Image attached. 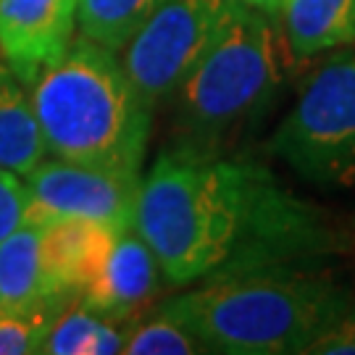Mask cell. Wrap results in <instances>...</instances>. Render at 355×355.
<instances>
[{
	"mask_svg": "<svg viewBox=\"0 0 355 355\" xmlns=\"http://www.w3.org/2000/svg\"><path fill=\"white\" fill-rule=\"evenodd\" d=\"M132 229L171 287L253 268H311L343 248L331 216L295 198L263 164L184 142L140 177Z\"/></svg>",
	"mask_w": 355,
	"mask_h": 355,
	"instance_id": "cell-1",
	"label": "cell"
},
{
	"mask_svg": "<svg viewBox=\"0 0 355 355\" xmlns=\"http://www.w3.org/2000/svg\"><path fill=\"white\" fill-rule=\"evenodd\" d=\"M353 305L347 290L305 266L221 274L166 300L158 313L195 334L208 353L292 355Z\"/></svg>",
	"mask_w": 355,
	"mask_h": 355,
	"instance_id": "cell-2",
	"label": "cell"
},
{
	"mask_svg": "<svg viewBox=\"0 0 355 355\" xmlns=\"http://www.w3.org/2000/svg\"><path fill=\"white\" fill-rule=\"evenodd\" d=\"M29 89L51 155L127 174L142 171L153 105L129 79L119 53L76 37Z\"/></svg>",
	"mask_w": 355,
	"mask_h": 355,
	"instance_id": "cell-3",
	"label": "cell"
},
{
	"mask_svg": "<svg viewBox=\"0 0 355 355\" xmlns=\"http://www.w3.org/2000/svg\"><path fill=\"white\" fill-rule=\"evenodd\" d=\"M279 85V19L232 0L214 42L171 92L179 142L224 150L266 111Z\"/></svg>",
	"mask_w": 355,
	"mask_h": 355,
	"instance_id": "cell-4",
	"label": "cell"
},
{
	"mask_svg": "<svg viewBox=\"0 0 355 355\" xmlns=\"http://www.w3.org/2000/svg\"><path fill=\"white\" fill-rule=\"evenodd\" d=\"M268 150L308 184L353 187L355 53H337L308 76Z\"/></svg>",
	"mask_w": 355,
	"mask_h": 355,
	"instance_id": "cell-5",
	"label": "cell"
},
{
	"mask_svg": "<svg viewBox=\"0 0 355 355\" xmlns=\"http://www.w3.org/2000/svg\"><path fill=\"white\" fill-rule=\"evenodd\" d=\"M232 0H164L121 51V66L153 108L171 98L214 42Z\"/></svg>",
	"mask_w": 355,
	"mask_h": 355,
	"instance_id": "cell-6",
	"label": "cell"
},
{
	"mask_svg": "<svg viewBox=\"0 0 355 355\" xmlns=\"http://www.w3.org/2000/svg\"><path fill=\"white\" fill-rule=\"evenodd\" d=\"M140 177L142 174L71 164L61 158L40 161L24 177L32 195L29 218L48 221L55 216H74L124 232L135 218Z\"/></svg>",
	"mask_w": 355,
	"mask_h": 355,
	"instance_id": "cell-7",
	"label": "cell"
},
{
	"mask_svg": "<svg viewBox=\"0 0 355 355\" xmlns=\"http://www.w3.org/2000/svg\"><path fill=\"white\" fill-rule=\"evenodd\" d=\"M79 0H0V55L26 87L71 45Z\"/></svg>",
	"mask_w": 355,
	"mask_h": 355,
	"instance_id": "cell-8",
	"label": "cell"
},
{
	"mask_svg": "<svg viewBox=\"0 0 355 355\" xmlns=\"http://www.w3.org/2000/svg\"><path fill=\"white\" fill-rule=\"evenodd\" d=\"M40 255L48 292L69 297L82 295L103 271L119 232L101 221L74 216H55L40 221Z\"/></svg>",
	"mask_w": 355,
	"mask_h": 355,
	"instance_id": "cell-9",
	"label": "cell"
},
{
	"mask_svg": "<svg viewBox=\"0 0 355 355\" xmlns=\"http://www.w3.org/2000/svg\"><path fill=\"white\" fill-rule=\"evenodd\" d=\"M161 279L164 277L155 255L140 234L129 227L116 234L105 266L98 279L87 290H82L79 303L116 324H124L148 308V303L158 295Z\"/></svg>",
	"mask_w": 355,
	"mask_h": 355,
	"instance_id": "cell-10",
	"label": "cell"
},
{
	"mask_svg": "<svg viewBox=\"0 0 355 355\" xmlns=\"http://www.w3.org/2000/svg\"><path fill=\"white\" fill-rule=\"evenodd\" d=\"M279 26L297 58H313L355 40V0H284Z\"/></svg>",
	"mask_w": 355,
	"mask_h": 355,
	"instance_id": "cell-11",
	"label": "cell"
},
{
	"mask_svg": "<svg viewBox=\"0 0 355 355\" xmlns=\"http://www.w3.org/2000/svg\"><path fill=\"white\" fill-rule=\"evenodd\" d=\"M45 155L32 95L0 55V168L26 177Z\"/></svg>",
	"mask_w": 355,
	"mask_h": 355,
	"instance_id": "cell-12",
	"label": "cell"
},
{
	"mask_svg": "<svg viewBox=\"0 0 355 355\" xmlns=\"http://www.w3.org/2000/svg\"><path fill=\"white\" fill-rule=\"evenodd\" d=\"M40 221L26 218L0 242V313L26 311L51 297L40 255Z\"/></svg>",
	"mask_w": 355,
	"mask_h": 355,
	"instance_id": "cell-13",
	"label": "cell"
},
{
	"mask_svg": "<svg viewBox=\"0 0 355 355\" xmlns=\"http://www.w3.org/2000/svg\"><path fill=\"white\" fill-rule=\"evenodd\" d=\"M161 3L164 0H79V37L89 40L105 51L121 53Z\"/></svg>",
	"mask_w": 355,
	"mask_h": 355,
	"instance_id": "cell-14",
	"label": "cell"
},
{
	"mask_svg": "<svg viewBox=\"0 0 355 355\" xmlns=\"http://www.w3.org/2000/svg\"><path fill=\"white\" fill-rule=\"evenodd\" d=\"M127 334L116 321L89 311L87 305H66L55 318L42 353L51 355H111L121 353Z\"/></svg>",
	"mask_w": 355,
	"mask_h": 355,
	"instance_id": "cell-15",
	"label": "cell"
},
{
	"mask_svg": "<svg viewBox=\"0 0 355 355\" xmlns=\"http://www.w3.org/2000/svg\"><path fill=\"white\" fill-rule=\"evenodd\" d=\"M69 300H74V297L51 295L26 311L0 313V355L42 353V345L48 340L55 318L64 313Z\"/></svg>",
	"mask_w": 355,
	"mask_h": 355,
	"instance_id": "cell-16",
	"label": "cell"
},
{
	"mask_svg": "<svg viewBox=\"0 0 355 355\" xmlns=\"http://www.w3.org/2000/svg\"><path fill=\"white\" fill-rule=\"evenodd\" d=\"M121 353L129 355H192L205 353V345L190 334L177 321H171L164 313L142 321L140 327L127 334V343Z\"/></svg>",
	"mask_w": 355,
	"mask_h": 355,
	"instance_id": "cell-17",
	"label": "cell"
},
{
	"mask_svg": "<svg viewBox=\"0 0 355 355\" xmlns=\"http://www.w3.org/2000/svg\"><path fill=\"white\" fill-rule=\"evenodd\" d=\"M29 205L32 195L26 187V179L8 168H0V242L29 218Z\"/></svg>",
	"mask_w": 355,
	"mask_h": 355,
	"instance_id": "cell-18",
	"label": "cell"
},
{
	"mask_svg": "<svg viewBox=\"0 0 355 355\" xmlns=\"http://www.w3.org/2000/svg\"><path fill=\"white\" fill-rule=\"evenodd\" d=\"M316 355H355V303L308 347Z\"/></svg>",
	"mask_w": 355,
	"mask_h": 355,
	"instance_id": "cell-19",
	"label": "cell"
},
{
	"mask_svg": "<svg viewBox=\"0 0 355 355\" xmlns=\"http://www.w3.org/2000/svg\"><path fill=\"white\" fill-rule=\"evenodd\" d=\"M245 6H250V8H258V11L268 13V16H277L279 19V11H282V3L284 0H240Z\"/></svg>",
	"mask_w": 355,
	"mask_h": 355,
	"instance_id": "cell-20",
	"label": "cell"
}]
</instances>
